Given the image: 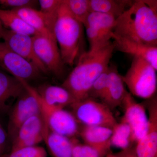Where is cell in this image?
Here are the masks:
<instances>
[{"mask_svg": "<svg viewBox=\"0 0 157 157\" xmlns=\"http://www.w3.org/2000/svg\"><path fill=\"white\" fill-rule=\"evenodd\" d=\"M33 91L39 103L45 128L70 139L79 134L78 122L73 113L63 107L48 105L41 99L35 89Z\"/></svg>", "mask_w": 157, "mask_h": 157, "instance_id": "cell-5", "label": "cell"}, {"mask_svg": "<svg viewBox=\"0 0 157 157\" xmlns=\"http://www.w3.org/2000/svg\"><path fill=\"white\" fill-rule=\"evenodd\" d=\"M62 0H39L40 10L43 14L53 21H56L57 16Z\"/></svg>", "mask_w": 157, "mask_h": 157, "instance_id": "cell-28", "label": "cell"}, {"mask_svg": "<svg viewBox=\"0 0 157 157\" xmlns=\"http://www.w3.org/2000/svg\"><path fill=\"white\" fill-rule=\"evenodd\" d=\"M34 49L48 71L56 76L63 72L64 64L56 41L40 35L33 36Z\"/></svg>", "mask_w": 157, "mask_h": 157, "instance_id": "cell-10", "label": "cell"}, {"mask_svg": "<svg viewBox=\"0 0 157 157\" xmlns=\"http://www.w3.org/2000/svg\"><path fill=\"white\" fill-rule=\"evenodd\" d=\"M90 12L111 15L117 19L132 5L129 0H89Z\"/></svg>", "mask_w": 157, "mask_h": 157, "instance_id": "cell-21", "label": "cell"}, {"mask_svg": "<svg viewBox=\"0 0 157 157\" xmlns=\"http://www.w3.org/2000/svg\"><path fill=\"white\" fill-rule=\"evenodd\" d=\"M109 67L96 79L90 90L88 98L103 100L108 84Z\"/></svg>", "mask_w": 157, "mask_h": 157, "instance_id": "cell-26", "label": "cell"}, {"mask_svg": "<svg viewBox=\"0 0 157 157\" xmlns=\"http://www.w3.org/2000/svg\"><path fill=\"white\" fill-rule=\"evenodd\" d=\"M113 33L157 46V1L136 0L116 21Z\"/></svg>", "mask_w": 157, "mask_h": 157, "instance_id": "cell-2", "label": "cell"}, {"mask_svg": "<svg viewBox=\"0 0 157 157\" xmlns=\"http://www.w3.org/2000/svg\"><path fill=\"white\" fill-rule=\"evenodd\" d=\"M13 10L39 35L56 41L54 34L56 21L34 8H21Z\"/></svg>", "mask_w": 157, "mask_h": 157, "instance_id": "cell-18", "label": "cell"}, {"mask_svg": "<svg viewBox=\"0 0 157 157\" xmlns=\"http://www.w3.org/2000/svg\"><path fill=\"white\" fill-rule=\"evenodd\" d=\"M47 152L42 147H26L11 151L7 157H47Z\"/></svg>", "mask_w": 157, "mask_h": 157, "instance_id": "cell-27", "label": "cell"}, {"mask_svg": "<svg viewBox=\"0 0 157 157\" xmlns=\"http://www.w3.org/2000/svg\"><path fill=\"white\" fill-rule=\"evenodd\" d=\"M4 28L3 27L2 24L0 21V40L2 39V33L3 30H4Z\"/></svg>", "mask_w": 157, "mask_h": 157, "instance_id": "cell-33", "label": "cell"}, {"mask_svg": "<svg viewBox=\"0 0 157 157\" xmlns=\"http://www.w3.org/2000/svg\"><path fill=\"white\" fill-rule=\"evenodd\" d=\"M114 51L110 41L103 47L89 49L80 56L75 67L62 85L70 93L74 103L88 98L94 82L109 67Z\"/></svg>", "mask_w": 157, "mask_h": 157, "instance_id": "cell-1", "label": "cell"}, {"mask_svg": "<svg viewBox=\"0 0 157 157\" xmlns=\"http://www.w3.org/2000/svg\"><path fill=\"white\" fill-rule=\"evenodd\" d=\"M111 155L112 157H138L135 151V147L132 146L122 149L115 153H111Z\"/></svg>", "mask_w": 157, "mask_h": 157, "instance_id": "cell-31", "label": "cell"}, {"mask_svg": "<svg viewBox=\"0 0 157 157\" xmlns=\"http://www.w3.org/2000/svg\"><path fill=\"white\" fill-rule=\"evenodd\" d=\"M2 39L10 49L36 66L40 72L48 73L35 52L33 36L4 28Z\"/></svg>", "mask_w": 157, "mask_h": 157, "instance_id": "cell-11", "label": "cell"}, {"mask_svg": "<svg viewBox=\"0 0 157 157\" xmlns=\"http://www.w3.org/2000/svg\"><path fill=\"white\" fill-rule=\"evenodd\" d=\"M124 114L121 122L127 124L132 132V142L137 143L146 134L148 127V117L145 106L136 102L128 92L123 101Z\"/></svg>", "mask_w": 157, "mask_h": 157, "instance_id": "cell-8", "label": "cell"}, {"mask_svg": "<svg viewBox=\"0 0 157 157\" xmlns=\"http://www.w3.org/2000/svg\"><path fill=\"white\" fill-rule=\"evenodd\" d=\"M125 85L122 76L119 73L117 67L109 64L108 84L102 103L111 109L121 106L128 92Z\"/></svg>", "mask_w": 157, "mask_h": 157, "instance_id": "cell-19", "label": "cell"}, {"mask_svg": "<svg viewBox=\"0 0 157 157\" xmlns=\"http://www.w3.org/2000/svg\"><path fill=\"white\" fill-rule=\"evenodd\" d=\"M45 128L41 114L29 118L21 126L12 140L11 151L21 147L36 146L44 141Z\"/></svg>", "mask_w": 157, "mask_h": 157, "instance_id": "cell-13", "label": "cell"}, {"mask_svg": "<svg viewBox=\"0 0 157 157\" xmlns=\"http://www.w3.org/2000/svg\"><path fill=\"white\" fill-rule=\"evenodd\" d=\"M7 135L2 127L0 124V157H2L6 147Z\"/></svg>", "mask_w": 157, "mask_h": 157, "instance_id": "cell-32", "label": "cell"}, {"mask_svg": "<svg viewBox=\"0 0 157 157\" xmlns=\"http://www.w3.org/2000/svg\"><path fill=\"white\" fill-rule=\"evenodd\" d=\"M73 143V157H99L92 148L78 142L75 138H71Z\"/></svg>", "mask_w": 157, "mask_h": 157, "instance_id": "cell-29", "label": "cell"}, {"mask_svg": "<svg viewBox=\"0 0 157 157\" xmlns=\"http://www.w3.org/2000/svg\"><path fill=\"white\" fill-rule=\"evenodd\" d=\"M83 25L75 18L62 0L54 29V34L64 64L72 67L82 51Z\"/></svg>", "mask_w": 157, "mask_h": 157, "instance_id": "cell-3", "label": "cell"}, {"mask_svg": "<svg viewBox=\"0 0 157 157\" xmlns=\"http://www.w3.org/2000/svg\"><path fill=\"white\" fill-rule=\"evenodd\" d=\"M0 21L8 29L33 36L39 35L13 10L0 9Z\"/></svg>", "mask_w": 157, "mask_h": 157, "instance_id": "cell-23", "label": "cell"}, {"mask_svg": "<svg viewBox=\"0 0 157 157\" xmlns=\"http://www.w3.org/2000/svg\"><path fill=\"white\" fill-rule=\"evenodd\" d=\"M156 72L146 60L134 57L130 68L122 78L132 96L148 100L156 92Z\"/></svg>", "mask_w": 157, "mask_h": 157, "instance_id": "cell-4", "label": "cell"}, {"mask_svg": "<svg viewBox=\"0 0 157 157\" xmlns=\"http://www.w3.org/2000/svg\"><path fill=\"white\" fill-rule=\"evenodd\" d=\"M25 90L21 80L0 70V114L9 112Z\"/></svg>", "mask_w": 157, "mask_h": 157, "instance_id": "cell-17", "label": "cell"}, {"mask_svg": "<svg viewBox=\"0 0 157 157\" xmlns=\"http://www.w3.org/2000/svg\"><path fill=\"white\" fill-rule=\"evenodd\" d=\"M116 19L109 14L90 12L83 25L86 33L93 39L102 42L110 41Z\"/></svg>", "mask_w": 157, "mask_h": 157, "instance_id": "cell-16", "label": "cell"}, {"mask_svg": "<svg viewBox=\"0 0 157 157\" xmlns=\"http://www.w3.org/2000/svg\"><path fill=\"white\" fill-rule=\"evenodd\" d=\"M112 129L106 127L82 125L79 134L84 144L95 151L99 157H106L110 153Z\"/></svg>", "mask_w": 157, "mask_h": 157, "instance_id": "cell-14", "label": "cell"}, {"mask_svg": "<svg viewBox=\"0 0 157 157\" xmlns=\"http://www.w3.org/2000/svg\"><path fill=\"white\" fill-rule=\"evenodd\" d=\"M19 80L22 82L25 90L17 98L9 111L7 135L11 141L26 121L33 116L41 114L39 103L32 91L31 86L27 82Z\"/></svg>", "mask_w": 157, "mask_h": 157, "instance_id": "cell-7", "label": "cell"}, {"mask_svg": "<svg viewBox=\"0 0 157 157\" xmlns=\"http://www.w3.org/2000/svg\"><path fill=\"white\" fill-rule=\"evenodd\" d=\"M36 90L42 101L50 106L64 108L74 103L70 93L62 86L42 84Z\"/></svg>", "mask_w": 157, "mask_h": 157, "instance_id": "cell-20", "label": "cell"}, {"mask_svg": "<svg viewBox=\"0 0 157 157\" xmlns=\"http://www.w3.org/2000/svg\"><path fill=\"white\" fill-rule=\"evenodd\" d=\"M0 66L12 76L26 82L36 79L40 71L33 64L0 42Z\"/></svg>", "mask_w": 157, "mask_h": 157, "instance_id": "cell-9", "label": "cell"}, {"mask_svg": "<svg viewBox=\"0 0 157 157\" xmlns=\"http://www.w3.org/2000/svg\"><path fill=\"white\" fill-rule=\"evenodd\" d=\"M114 51L128 54L146 60L157 70V46L144 45L132 41L116 34H111Z\"/></svg>", "mask_w": 157, "mask_h": 157, "instance_id": "cell-15", "label": "cell"}, {"mask_svg": "<svg viewBox=\"0 0 157 157\" xmlns=\"http://www.w3.org/2000/svg\"><path fill=\"white\" fill-rule=\"evenodd\" d=\"M44 141L53 157H73L71 139L48 131Z\"/></svg>", "mask_w": 157, "mask_h": 157, "instance_id": "cell-22", "label": "cell"}, {"mask_svg": "<svg viewBox=\"0 0 157 157\" xmlns=\"http://www.w3.org/2000/svg\"><path fill=\"white\" fill-rule=\"evenodd\" d=\"M70 13L84 24L90 13L89 0H63Z\"/></svg>", "mask_w": 157, "mask_h": 157, "instance_id": "cell-25", "label": "cell"}, {"mask_svg": "<svg viewBox=\"0 0 157 157\" xmlns=\"http://www.w3.org/2000/svg\"><path fill=\"white\" fill-rule=\"evenodd\" d=\"M148 127L146 134L136 143L135 151L138 157H157V100L154 96L148 99Z\"/></svg>", "mask_w": 157, "mask_h": 157, "instance_id": "cell-12", "label": "cell"}, {"mask_svg": "<svg viewBox=\"0 0 157 157\" xmlns=\"http://www.w3.org/2000/svg\"><path fill=\"white\" fill-rule=\"evenodd\" d=\"M110 142L111 146L120 148L122 149L131 146L133 143L131 128L124 123L117 122L112 128Z\"/></svg>", "mask_w": 157, "mask_h": 157, "instance_id": "cell-24", "label": "cell"}, {"mask_svg": "<svg viewBox=\"0 0 157 157\" xmlns=\"http://www.w3.org/2000/svg\"><path fill=\"white\" fill-rule=\"evenodd\" d=\"M73 115L82 125L106 127L112 129L118 122L111 109L102 102L88 98L70 105Z\"/></svg>", "mask_w": 157, "mask_h": 157, "instance_id": "cell-6", "label": "cell"}, {"mask_svg": "<svg viewBox=\"0 0 157 157\" xmlns=\"http://www.w3.org/2000/svg\"><path fill=\"white\" fill-rule=\"evenodd\" d=\"M38 4V1L35 0H0V6L10 9L34 8Z\"/></svg>", "mask_w": 157, "mask_h": 157, "instance_id": "cell-30", "label": "cell"}, {"mask_svg": "<svg viewBox=\"0 0 157 157\" xmlns=\"http://www.w3.org/2000/svg\"><path fill=\"white\" fill-rule=\"evenodd\" d=\"M106 157H112V155H111V153H109V154L107 155V156Z\"/></svg>", "mask_w": 157, "mask_h": 157, "instance_id": "cell-34", "label": "cell"}]
</instances>
